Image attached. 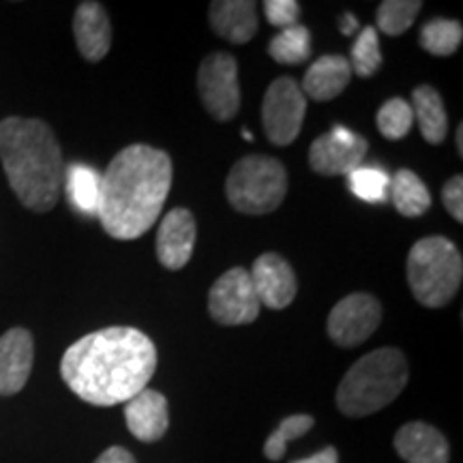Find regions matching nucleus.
I'll return each mask as SVG.
<instances>
[{"mask_svg":"<svg viewBox=\"0 0 463 463\" xmlns=\"http://www.w3.org/2000/svg\"><path fill=\"white\" fill-rule=\"evenodd\" d=\"M157 369V347L131 326L84 335L67 347L61 375L73 395L99 408L127 403L146 389Z\"/></svg>","mask_w":463,"mask_h":463,"instance_id":"obj_1","label":"nucleus"},{"mask_svg":"<svg viewBox=\"0 0 463 463\" xmlns=\"http://www.w3.org/2000/svg\"><path fill=\"white\" fill-rule=\"evenodd\" d=\"M172 159L164 150L131 144L101 176L97 217L108 236L136 241L157 222L172 187Z\"/></svg>","mask_w":463,"mask_h":463,"instance_id":"obj_2","label":"nucleus"},{"mask_svg":"<svg viewBox=\"0 0 463 463\" xmlns=\"http://www.w3.org/2000/svg\"><path fill=\"white\" fill-rule=\"evenodd\" d=\"M0 161L9 187L33 213L56 206L62 183V153L54 131L39 118L0 120Z\"/></svg>","mask_w":463,"mask_h":463,"instance_id":"obj_3","label":"nucleus"},{"mask_svg":"<svg viewBox=\"0 0 463 463\" xmlns=\"http://www.w3.org/2000/svg\"><path fill=\"white\" fill-rule=\"evenodd\" d=\"M408 384V361L397 347H378L347 369L337 389L341 414L361 419L395 402Z\"/></svg>","mask_w":463,"mask_h":463,"instance_id":"obj_4","label":"nucleus"},{"mask_svg":"<svg viewBox=\"0 0 463 463\" xmlns=\"http://www.w3.org/2000/svg\"><path fill=\"white\" fill-rule=\"evenodd\" d=\"M461 279V253L444 236H427L410 249L408 283L419 305L430 309L447 307L459 292Z\"/></svg>","mask_w":463,"mask_h":463,"instance_id":"obj_5","label":"nucleus"},{"mask_svg":"<svg viewBox=\"0 0 463 463\" xmlns=\"http://www.w3.org/2000/svg\"><path fill=\"white\" fill-rule=\"evenodd\" d=\"M288 194V172L279 159L247 155L232 165L225 181L230 206L242 215H269Z\"/></svg>","mask_w":463,"mask_h":463,"instance_id":"obj_6","label":"nucleus"},{"mask_svg":"<svg viewBox=\"0 0 463 463\" xmlns=\"http://www.w3.org/2000/svg\"><path fill=\"white\" fill-rule=\"evenodd\" d=\"M307 112V99L297 80L283 78L273 80L262 101V125L266 137L275 146H289L303 129Z\"/></svg>","mask_w":463,"mask_h":463,"instance_id":"obj_7","label":"nucleus"},{"mask_svg":"<svg viewBox=\"0 0 463 463\" xmlns=\"http://www.w3.org/2000/svg\"><path fill=\"white\" fill-rule=\"evenodd\" d=\"M198 90L206 112L219 123L232 120L241 109L239 65L228 52L208 54L198 69Z\"/></svg>","mask_w":463,"mask_h":463,"instance_id":"obj_8","label":"nucleus"},{"mask_svg":"<svg viewBox=\"0 0 463 463\" xmlns=\"http://www.w3.org/2000/svg\"><path fill=\"white\" fill-rule=\"evenodd\" d=\"M260 300L247 269L234 266L213 283L208 292V314L222 326L253 324L260 316Z\"/></svg>","mask_w":463,"mask_h":463,"instance_id":"obj_9","label":"nucleus"},{"mask_svg":"<svg viewBox=\"0 0 463 463\" xmlns=\"http://www.w3.org/2000/svg\"><path fill=\"white\" fill-rule=\"evenodd\" d=\"M382 322V305L372 294L354 292L341 298L328 316L326 331L339 347H356L378 331Z\"/></svg>","mask_w":463,"mask_h":463,"instance_id":"obj_10","label":"nucleus"},{"mask_svg":"<svg viewBox=\"0 0 463 463\" xmlns=\"http://www.w3.org/2000/svg\"><path fill=\"white\" fill-rule=\"evenodd\" d=\"M369 142L361 133H354L345 127H333L328 133H322L309 148L311 170L322 176H347L356 167L363 165Z\"/></svg>","mask_w":463,"mask_h":463,"instance_id":"obj_11","label":"nucleus"},{"mask_svg":"<svg viewBox=\"0 0 463 463\" xmlns=\"http://www.w3.org/2000/svg\"><path fill=\"white\" fill-rule=\"evenodd\" d=\"M249 277H251L260 305H266L269 309H286L297 298V275L292 266L277 253L260 256L249 270Z\"/></svg>","mask_w":463,"mask_h":463,"instance_id":"obj_12","label":"nucleus"},{"mask_svg":"<svg viewBox=\"0 0 463 463\" xmlns=\"http://www.w3.org/2000/svg\"><path fill=\"white\" fill-rule=\"evenodd\" d=\"M195 219L187 208H174L167 213L157 232V258L170 270H181L194 256Z\"/></svg>","mask_w":463,"mask_h":463,"instance_id":"obj_13","label":"nucleus"},{"mask_svg":"<svg viewBox=\"0 0 463 463\" xmlns=\"http://www.w3.org/2000/svg\"><path fill=\"white\" fill-rule=\"evenodd\" d=\"M33 361L34 341L26 328H11L0 337V395L9 397L24 389Z\"/></svg>","mask_w":463,"mask_h":463,"instance_id":"obj_14","label":"nucleus"},{"mask_svg":"<svg viewBox=\"0 0 463 463\" xmlns=\"http://www.w3.org/2000/svg\"><path fill=\"white\" fill-rule=\"evenodd\" d=\"M73 34L80 54L89 62H99L112 48V24L101 3H80L73 15Z\"/></svg>","mask_w":463,"mask_h":463,"instance_id":"obj_15","label":"nucleus"},{"mask_svg":"<svg viewBox=\"0 0 463 463\" xmlns=\"http://www.w3.org/2000/svg\"><path fill=\"white\" fill-rule=\"evenodd\" d=\"M127 430L140 442H157L170 427L167 399L153 389H144L125 403Z\"/></svg>","mask_w":463,"mask_h":463,"instance_id":"obj_16","label":"nucleus"},{"mask_svg":"<svg viewBox=\"0 0 463 463\" xmlns=\"http://www.w3.org/2000/svg\"><path fill=\"white\" fill-rule=\"evenodd\" d=\"M395 450L408 463H449L450 459V447L442 431L420 420L399 427Z\"/></svg>","mask_w":463,"mask_h":463,"instance_id":"obj_17","label":"nucleus"},{"mask_svg":"<svg viewBox=\"0 0 463 463\" xmlns=\"http://www.w3.org/2000/svg\"><path fill=\"white\" fill-rule=\"evenodd\" d=\"M211 28L230 43L242 45L256 37L260 20L251 0H217L208 9Z\"/></svg>","mask_w":463,"mask_h":463,"instance_id":"obj_18","label":"nucleus"},{"mask_svg":"<svg viewBox=\"0 0 463 463\" xmlns=\"http://www.w3.org/2000/svg\"><path fill=\"white\" fill-rule=\"evenodd\" d=\"M350 80L352 69L345 56H320L307 69L300 90L305 99L309 97L314 101H331L347 89Z\"/></svg>","mask_w":463,"mask_h":463,"instance_id":"obj_19","label":"nucleus"},{"mask_svg":"<svg viewBox=\"0 0 463 463\" xmlns=\"http://www.w3.org/2000/svg\"><path fill=\"white\" fill-rule=\"evenodd\" d=\"M410 108H412L414 120L419 123L422 137H425L427 142L438 146V144L447 140L449 114L447 108H444L442 97H439V92L433 89V86H416L412 92V106Z\"/></svg>","mask_w":463,"mask_h":463,"instance_id":"obj_20","label":"nucleus"},{"mask_svg":"<svg viewBox=\"0 0 463 463\" xmlns=\"http://www.w3.org/2000/svg\"><path fill=\"white\" fill-rule=\"evenodd\" d=\"M389 194L403 217H420L431 208L430 189L412 170H399L395 178H391Z\"/></svg>","mask_w":463,"mask_h":463,"instance_id":"obj_21","label":"nucleus"},{"mask_svg":"<svg viewBox=\"0 0 463 463\" xmlns=\"http://www.w3.org/2000/svg\"><path fill=\"white\" fill-rule=\"evenodd\" d=\"M101 194V174L95 167L84 164H73L67 170V195L86 217H97Z\"/></svg>","mask_w":463,"mask_h":463,"instance_id":"obj_22","label":"nucleus"},{"mask_svg":"<svg viewBox=\"0 0 463 463\" xmlns=\"http://www.w3.org/2000/svg\"><path fill=\"white\" fill-rule=\"evenodd\" d=\"M420 48L433 56H453L461 48L463 26L457 20L436 17L420 28Z\"/></svg>","mask_w":463,"mask_h":463,"instance_id":"obj_23","label":"nucleus"},{"mask_svg":"<svg viewBox=\"0 0 463 463\" xmlns=\"http://www.w3.org/2000/svg\"><path fill=\"white\" fill-rule=\"evenodd\" d=\"M269 54L279 65H303L311 58V33L298 24L279 31L270 39Z\"/></svg>","mask_w":463,"mask_h":463,"instance_id":"obj_24","label":"nucleus"},{"mask_svg":"<svg viewBox=\"0 0 463 463\" xmlns=\"http://www.w3.org/2000/svg\"><path fill=\"white\" fill-rule=\"evenodd\" d=\"M347 187L358 200L380 204V202H386V198H389L391 178L382 167L361 165L354 172L347 174Z\"/></svg>","mask_w":463,"mask_h":463,"instance_id":"obj_25","label":"nucleus"},{"mask_svg":"<svg viewBox=\"0 0 463 463\" xmlns=\"http://www.w3.org/2000/svg\"><path fill=\"white\" fill-rule=\"evenodd\" d=\"M420 9L422 3H419V0H384L378 7V14H375L378 28L389 37H399V34L410 31Z\"/></svg>","mask_w":463,"mask_h":463,"instance_id":"obj_26","label":"nucleus"},{"mask_svg":"<svg viewBox=\"0 0 463 463\" xmlns=\"http://www.w3.org/2000/svg\"><path fill=\"white\" fill-rule=\"evenodd\" d=\"M375 123H378V129L386 140H403L410 131H412L414 125V112L410 108V103L402 99V97H392L378 109V116H375Z\"/></svg>","mask_w":463,"mask_h":463,"instance_id":"obj_27","label":"nucleus"},{"mask_svg":"<svg viewBox=\"0 0 463 463\" xmlns=\"http://www.w3.org/2000/svg\"><path fill=\"white\" fill-rule=\"evenodd\" d=\"M314 422H316L314 416L309 414H294V416H288V419H283L279 422V427H277V430L269 436V439H266L264 444L266 459L281 461L283 455H286L288 444L292 442V439L303 438L305 433L314 427Z\"/></svg>","mask_w":463,"mask_h":463,"instance_id":"obj_28","label":"nucleus"},{"mask_svg":"<svg viewBox=\"0 0 463 463\" xmlns=\"http://www.w3.org/2000/svg\"><path fill=\"white\" fill-rule=\"evenodd\" d=\"M382 65V52H380V39L378 31L373 26H364L358 33L354 45H352V73L358 78H372Z\"/></svg>","mask_w":463,"mask_h":463,"instance_id":"obj_29","label":"nucleus"},{"mask_svg":"<svg viewBox=\"0 0 463 463\" xmlns=\"http://www.w3.org/2000/svg\"><path fill=\"white\" fill-rule=\"evenodd\" d=\"M264 15L270 26H277L281 28V31H286V28H292L298 24L300 5L297 0H266Z\"/></svg>","mask_w":463,"mask_h":463,"instance_id":"obj_30","label":"nucleus"},{"mask_svg":"<svg viewBox=\"0 0 463 463\" xmlns=\"http://www.w3.org/2000/svg\"><path fill=\"white\" fill-rule=\"evenodd\" d=\"M442 204L457 223L463 222V178L459 174L449 178L447 184L442 187Z\"/></svg>","mask_w":463,"mask_h":463,"instance_id":"obj_31","label":"nucleus"},{"mask_svg":"<svg viewBox=\"0 0 463 463\" xmlns=\"http://www.w3.org/2000/svg\"><path fill=\"white\" fill-rule=\"evenodd\" d=\"M95 463H136V457L123 447H112L103 450V453L97 457Z\"/></svg>","mask_w":463,"mask_h":463,"instance_id":"obj_32","label":"nucleus"},{"mask_svg":"<svg viewBox=\"0 0 463 463\" xmlns=\"http://www.w3.org/2000/svg\"><path fill=\"white\" fill-rule=\"evenodd\" d=\"M289 463H339V453L335 447H326V449H322L320 453L305 457V459L289 461Z\"/></svg>","mask_w":463,"mask_h":463,"instance_id":"obj_33","label":"nucleus"},{"mask_svg":"<svg viewBox=\"0 0 463 463\" xmlns=\"http://www.w3.org/2000/svg\"><path fill=\"white\" fill-rule=\"evenodd\" d=\"M339 31L345 34V37H352L358 31V20L352 14H344L339 20Z\"/></svg>","mask_w":463,"mask_h":463,"instance_id":"obj_34","label":"nucleus"},{"mask_svg":"<svg viewBox=\"0 0 463 463\" xmlns=\"http://www.w3.org/2000/svg\"><path fill=\"white\" fill-rule=\"evenodd\" d=\"M457 153H459V157L463 155V127L461 125L457 127Z\"/></svg>","mask_w":463,"mask_h":463,"instance_id":"obj_35","label":"nucleus"},{"mask_svg":"<svg viewBox=\"0 0 463 463\" xmlns=\"http://www.w3.org/2000/svg\"><path fill=\"white\" fill-rule=\"evenodd\" d=\"M242 137H245V140H253V136L249 131H242Z\"/></svg>","mask_w":463,"mask_h":463,"instance_id":"obj_36","label":"nucleus"}]
</instances>
